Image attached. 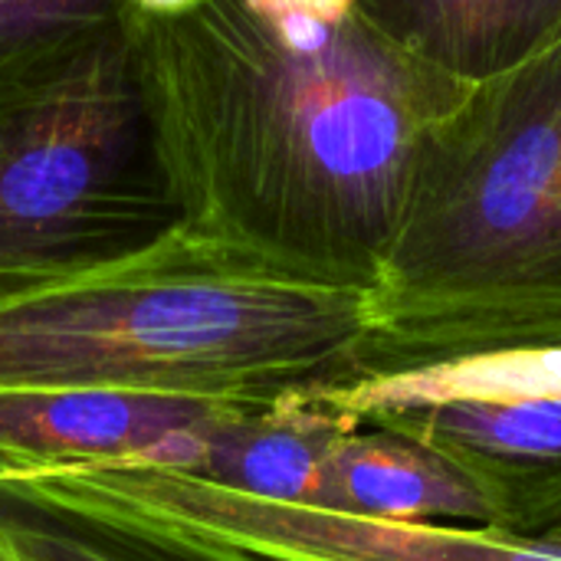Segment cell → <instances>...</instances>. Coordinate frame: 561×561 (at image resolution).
<instances>
[{"label": "cell", "instance_id": "15", "mask_svg": "<svg viewBox=\"0 0 561 561\" xmlns=\"http://www.w3.org/2000/svg\"><path fill=\"white\" fill-rule=\"evenodd\" d=\"M141 16H184L201 10L207 0H125Z\"/></svg>", "mask_w": 561, "mask_h": 561}, {"label": "cell", "instance_id": "8", "mask_svg": "<svg viewBox=\"0 0 561 561\" xmlns=\"http://www.w3.org/2000/svg\"><path fill=\"white\" fill-rule=\"evenodd\" d=\"M312 506L381 523L500 526L496 503L460 463L381 424H362L335 444Z\"/></svg>", "mask_w": 561, "mask_h": 561}, {"label": "cell", "instance_id": "16", "mask_svg": "<svg viewBox=\"0 0 561 561\" xmlns=\"http://www.w3.org/2000/svg\"><path fill=\"white\" fill-rule=\"evenodd\" d=\"M0 561H23V559H20V556H16V552H13V549H10V546L0 539Z\"/></svg>", "mask_w": 561, "mask_h": 561}, {"label": "cell", "instance_id": "10", "mask_svg": "<svg viewBox=\"0 0 561 561\" xmlns=\"http://www.w3.org/2000/svg\"><path fill=\"white\" fill-rule=\"evenodd\" d=\"M0 539L23 561H276L89 503L49 480H0Z\"/></svg>", "mask_w": 561, "mask_h": 561}, {"label": "cell", "instance_id": "2", "mask_svg": "<svg viewBox=\"0 0 561 561\" xmlns=\"http://www.w3.org/2000/svg\"><path fill=\"white\" fill-rule=\"evenodd\" d=\"M368 293L296 276L194 224L0 306V388H95L260 408L345 381Z\"/></svg>", "mask_w": 561, "mask_h": 561}, {"label": "cell", "instance_id": "4", "mask_svg": "<svg viewBox=\"0 0 561 561\" xmlns=\"http://www.w3.org/2000/svg\"><path fill=\"white\" fill-rule=\"evenodd\" d=\"M184 224L131 10L69 53L0 72V306L141 253Z\"/></svg>", "mask_w": 561, "mask_h": 561}, {"label": "cell", "instance_id": "13", "mask_svg": "<svg viewBox=\"0 0 561 561\" xmlns=\"http://www.w3.org/2000/svg\"><path fill=\"white\" fill-rule=\"evenodd\" d=\"M125 0H0V72L69 53L128 16Z\"/></svg>", "mask_w": 561, "mask_h": 561}, {"label": "cell", "instance_id": "11", "mask_svg": "<svg viewBox=\"0 0 561 561\" xmlns=\"http://www.w3.org/2000/svg\"><path fill=\"white\" fill-rule=\"evenodd\" d=\"M362 10L404 49L467 85L561 43V0H362Z\"/></svg>", "mask_w": 561, "mask_h": 561}, {"label": "cell", "instance_id": "9", "mask_svg": "<svg viewBox=\"0 0 561 561\" xmlns=\"http://www.w3.org/2000/svg\"><path fill=\"white\" fill-rule=\"evenodd\" d=\"M355 427H362L355 417L302 388L270 404L233 411L178 473L253 500L312 506L335 444Z\"/></svg>", "mask_w": 561, "mask_h": 561}, {"label": "cell", "instance_id": "3", "mask_svg": "<svg viewBox=\"0 0 561 561\" xmlns=\"http://www.w3.org/2000/svg\"><path fill=\"white\" fill-rule=\"evenodd\" d=\"M355 375L561 345V43L424 138Z\"/></svg>", "mask_w": 561, "mask_h": 561}, {"label": "cell", "instance_id": "12", "mask_svg": "<svg viewBox=\"0 0 561 561\" xmlns=\"http://www.w3.org/2000/svg\"><path fill=\"white\" fill-rule=\"evenodd\" d=\"M309 391L358 424L391 411L467 398H561V345L417 365L385 375H352Z\"/></svg>", "mask_w": 561, "mask_h": 561}, {"label": "cell", "instance_id": "7", "mask_svg": "<svg viewBox=\"0 0 561 561\" xmlns=\"http://www.w3.org/2000/svg\"><path fill=\"white\" fill-rule=\"evenodd\" d=\"M365 424L404 431L460 463L519 533L561 496V398H467L391 411Z\"/></svg>", "mask_w": 561, "mask_h": 561}, {"label": "cell", "instance_id": "14", "mask_svg": "<svg viewBox=\"0 0 561 561\" xmlns=\"http://www.w3.org/2000/svg\"><path fill=\"white\" fill-rule=\"evenodd\" d=\"M519 536H533V539H552L561 542V496H556L549 506H542L523 529Z\"/></svg>", "mask_w": 561, "mask_h": 561}, {"label": "cell", "instance_id": "5", "mask_svg": "<svg viewBox=\"0 0 561 561\" xmlns=\"http://www.w3.org/2000/svg\"><path fill=\"white\" fill-rule=\"evenodd\" d=\"M49 480L89 503L276 561H561L552 539L270 503L164 467H99Z\"/></svg>", "mask_w": 561, "mask_h": 561}, {"label": "cell", "instance_id": "1", "mask_svg": "<svg viewBox=\"0 0 561 561\" xmlns=\"http://www.w3.org/2000/svg\"><path fill=\"white\" fill-rule=\"evenodd\" d=\"M135 33L187 224L371 293L424 138L470 85L391 39L362 0H207L135 13Z\"/></svg>", "mask_w": 561, "mask_h": 561}, {"label": "cell", "instance_id": "6", "mask_svg": "<svg viewBox=\"0 0 561 561\" xmlns=\"http://www.w3.org/2000/svg\"><path fill=\"white\" fill-rule=\"evenodd\" d=\"M237 404L95 391L0 388V480H39L99 467L181 470Z\"/></svg>", "mask_w": 561, "mask_h": 561}]
</instances>
